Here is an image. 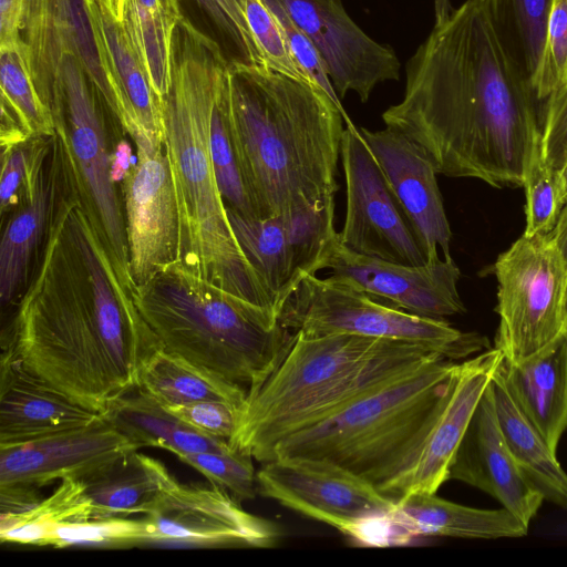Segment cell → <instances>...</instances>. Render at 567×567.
Instances as JSON below:
<instances>
[{
    "label": "cell",
    "instance_id": "obj_1",
    "mask_svg": "<svg viewBox=\"0 0 567 567\" xmlns=\"http://www.w3.org/2000/svg\"><path fill=\"white\" fill-rule=\"evenodd\" d=\"M537 97L483 0H466L419 45L402 100L382 120L415 142L437 174L523 186L542 132Z\"/></svg>",
    "mask_w": 567,
    "mask_h": 567
},
{
    "label": "cell",
    "instance_id": "obj_2",
    "mask_svg": "<svg viewBox=\"0 0 567 567\" xmlns=\"http://www.w3.org/2000/svg\"><path fill=\"white\" fill-rule=\"evenodd\" d=\"M7 346L30 372L101 412L138 386L162 347L72 192L58 208Z\"/></svg>",
    "mask_w": 567,
    "mask_h": 567
},
{
    "label": "cell",
    "instance_id": "obj_3",
    "mask_svg": "<svg viewBox=\"0 0 567 567\" xmlns=\"http://www.w3.org/2000/svg\"><path fill=\"white\" fill-rule=\"evenodd\" d=\"M171 62V83L162 99L163 146L179 216L178 261L276 313L233 233L212 162L210 117L231 62L185 16L174 33Z\"/></svg>",
    "mask_w": 567,
    "mask_h": 567
},
{
    "label": "cell",
    "instance_id": "obj_4",
    "mask_svg": "<svg viewBox=\"0 0 567 567\" xmlns=\"http://www.w3.org/2000/svg\"><path fill=\"white\" fill-rule=\"evenodd\" d=\"M229 122L259 218L334 199L343 115L318 85L233 65Z\"/></svg>",
    "mask_w": 567,
    "mask_h": 567
},
{
    "label": "cell",
    "instance_id": "obj_5",
    "mask_svg": "<svg viewBox=\"0 0 567 567\" xmlns=\"http://www.w3.org/2000/svg\"><path fill=\"white\" fill-rule=\"evenodd\" d=\"M293 333L295 340L278 367L247 394L229 440L233 449L261 463L290 434L443 357L424 346L395 340L349 333Z\"/></svg>",
    "mask_w": 567,
    "mask_h": 567
},
{
    "label": "cell",
    "instance_id": "obj_6",
    "mask_svg": "<svg viewBox=\"0 0 567 567\" xmlns=\"http://www.w3.org/2000/svg\"><path fill=\"white\" fill-rule=\"evenodd\" d=\"M134 299L163 349L247 394L266 381L295 340L270 309L218 287L178 260L137 287Z\"/></svg>",
    "mask_w": 567,
    "mask_h": 567
},
{
    "label": "cell",
    "instance_id": "obj_7",
    "mask_svg": "<svg viewBox=\"0 0 567 567\" xmlns=\"http://www.w3.org/2000/svg\"><path fill=\"white\" fill-rule=\"evenodd\" d=\"M456 361L435 358L278 442L268 461L327 460L380 488L416 457L443 402Z\"/></svg>",
    "mask_w": 567,
    "mask_h": 567
},
{
    "label": "cell",
    "instance_id": "obj_8",
    "mask_svg": "<svg viewBox=\"0 0 567 567\" xmlns=\"http://www.w3.org/2000/svg\"><path fill=\"white\" fill-rule=\"evenodd\" d=\"M72 192L92 223L112 262L133 292L122 184L133 164L121 127L81 63L64 60L60 90L50 105ZM123 130V128H122Z\"/></svg>",
    "mask_w": 567,
    "mask_h": 567
},
{
    "label": "cell",
    "instance_id": "obj_9",
    "mask_svg": "<svg viewBox=\"0 0 567 567\" xmlns=\"http://www.w3.org/2000/svg\"><path fill=\"white\" fill-rule=\"evenodd\" d=\"M279 321L308 337L349 333L414 343L457 361L488 349L486 337L444 318L417 316L329 278L308 275L285 303Z\"/></svg>",
    "mask_w": 567,
    "mask_h": 567
},
{
    "label": "cell",
    "instance_id": "obj_10",
    "mask_svg": "<svg viewBox=\"0 0 567 567\" xmlns=\"http://www.w3.org/2000/svg\"><path fill=\"white\" fill-rule=\"evenodd\" d=\"M494 274V348L504 360L522 361L564 334L567 267L550 235L523 234L497 257Z\"/></svg>",
    "mask_w": 567,
    "mask_h": 567
},
{
    "label": "cell",
    "instance_id": "obj_11",
    "mask_svg": "<svg viewBox=\"0 0 567 567\" xmlns=\"http://www.w3.org/2000/svg\"><path fill=\"white\" fill-rule=\"evenodd\" d=\"M0 50L21 54L49 110L68 56L81 63L112 110L113 93L85 0H0Z\"/></svg>",
    "mask_w": 567,
    "mask_h": 567
},
{
    "label": "cell",
    "instance_id": "obj_12",
    "mask_svg": "<svg viewBox=\"0 0 567 567\" xmlns=\"http://www.w3.org/2000/svg\"><path fill=\"white\" fill-rule=\"evenodd\" d=\"M256 478L262 496L361 539L368 525L390 518L395 503L372 483L327 460L275 457L262 463Z\"/></svg>",
    "mask_w": 567,
    "mask_h": 567
},
{
    "label": "cell",
    "instance_id": "obj_13",
    "mask_svg": "<svg viewBox=\"0 0 567 567\" xmlns=\"http://www.w3.org/2000/svg\"><path fill=\"white\" fill-rule=\"evenodd\" d=\"M346 125L340 151L347 188L341 244L361 255L425 265L426 255L382 167L360 128L352 122Z\"/></svg>",
    "mask_w": 567,
    "mask_h": 567
},
{
    "label": "cell",
    "instance_id": "obj_14",
    "mask_svg": "<svg viewBox=\"0 0 567 567\" xmlns=\"http://www.w3.org/2000/svg\"><path fill=\"white\" fill-rule=\"evenodd\" d=\"M145 517L152 528L151 544L270 548L281 538L275 523L246 512L238 499L213 484L177 481Z\"/></svg>",
    "mask_w": 567,
    "mask_h": 567
},
{
    "label": "cell",
    "instance_id": "obj_15",
    "mask_svg": "<svg viewBox=\"0 0 567 567\" xmlns=\"http://www.w3.org/2000/svg\"><path fill=\"white\" fill-rule=\"evenodd\" d=\"M316 48L341 100L348 92L367 102L373 90L400 78L394 50L370 38L347 13L342 0H281Z\"/></svg>",
    "mask_w": 567,
    "mask_h": 567
},
{
    "label": "cell",
    "instance_id": "obj_16",
    "mask_svg": "<svg viewBox=\"0 0 567 567\" xmlns=\"http://www.w3.org/2000/svg\"><path fill=\"white\" fill-rule=\"evenodd\" d=\"M323 269L330 280L369 293L408 312L444 318L466 311L457 290L461 271L453 258L410 266L354 252L338 237Z\"/></svg>",
    "mask_w": 567,
    "mask_h": 567
},
{
    "label": "cell",
    "instance_id": "obj_17",
    "mask_svg": "<svg viewBox=\"0 0 567 567\" xmlns=\"http://www.w3.org/2000/svg\"><path fill=\"white\" fill-rule=\"evenodd\" d=\"M122 190L130 270L136 289L178 260L179 216L164 146L136 148V162Z\"/></svg>",
    "mask_w": 567,
    "mask_h": 567
},
{
    "label": "cell",
    "instance_id": "obj_18",
    "mask_svg": "<svg viewBox=\"0 0 567 567\" xmlns=\"http://www.w3.org/2000/svg\"><path fill=\"white\" fill-rule=\"evenodd\" d=\"M71 190L60 141L56 134L45 136L28 192L18 206L2 217V307L19 303L37 268L58 208Z\"/></svg>",
    "mask_w": 567,
    "mask_h": 567
},
{
    "label": "cell",
    "instance_id": "obj_19",
    "mask_svg": "<svg viewBox=\"0 0 567 567\" xmlns=\"http://www.w3.org/2000/svg\"><path fill=\"white\" fill-rule=\"evenodd\" d=\"M503 358L499 350L488 348L456 363L416 457L403 473L378 488L382 494L394 502L411 494H436L449 480L453 457Z\"/></svg>",
    "mask_w": 567,
    "mask_h": 567
},
{
    "label": "cell",
    "instance_id": "obj_20",
    "mask_svg": "<svg viewBox=\"0 0 567 567\" xmlns=\"http://www.w3.org/2000/svg\"><path fill=\"white\" fill-rule=\"evenodd\" d=\"M132 451L103 415L84 427L0 446V486L39 489L64 478L84 481Z\"/></svg>",
    "mask_w": 567,
    "mask_h": 567
},
{
    "label": "cell",
    "instance_id": "obj_21",
    "mask_svg": "<svg viewBox=\"0 0 567 567\" xmlns=\"http://www.w3.org/2000/svg\"><path fill=\"white\" fill-rule=\"evenodd\" d=\"M449 480L485 492L527 527L544 502L507 445L497 417L492 381L453 457Z\"/></svg>",
    "mask_w": 567,
    "mask_h": 567
},
{
    "label": "cell",
    "instance_id": "obj_22",
    "mask_svg": "<svg viewBox=\"0 0 567 567\" xmlns=\"http://www.w3.org/2000/svg\"><path fill=\"white\" fill-rule=\"evenodd\" d=\"M360 132L382 167L410 219L427 262L451 258L452 231L436 181V169L426 153L392 127Z\"/></svg>",
    "mask_w": 567,
    "mask_h": 567
},
{
    "label": "cell",
    "instance_id": "obj_23",
    "mask_svg": "<svg viewBox=\"0 0 567 567\" xmlns=\"http://www.w3.org/2000/svg\"><path fill=\"white\" fill-rule=\"evenodd\" d=\"M103 417L30 372L10 346L0 364V446L87 426Z\"/></svg>",
    "mask_w": 567,
    "mask_h": 567
},
{
    "label": "cell",
    "instance_id": "obj_24",
    "mask_svg": "<svg viewBox=\"0 0 567 567\" xmlns=\"http://www.w3.org/2000/svg\"><path fill=\"white\" fill-rule=\"evenodd\" d=\"M96 45L113 93L112 114L135 148L163 146L162 100L130 48L117 21L96 0H85Z\"/></svg>",
    "mask_w": 567,
    "mask_h": 567
},
{
    "label": "cell",
    "instance_id": "obj_25",
    "mask_svg": "<svg viewBox=\"0 0 567 567\" xmlns=\"http://www.w3.org/2000/svg\"><path fill=\"white\" fill-rule=\"evenodd\" d=\"M498 372L514 400L554 454L567 429V338L516 363L501 361Z\"/></svg>",
    "mask_w": 567,
    "mask_h": 567
},
{
    "label": "cell",
    "instance_id": "obj_26",
    "mask_svg": "<svg viewBox=\"0 0 567 567\" xmlns=\"http://www.w3.org/2000/svg\"><path fill=\"white\" fill-rule=\"evenodd\" d=\"M390 523L405 535L425 537L499 539L523 537L528 532L504 507L475 508L436 494H411L395 501Z\"/></svg>",
    "mask_w": 567,
    "mask_h": 567
},
{
    "label": "cell",
    "instance_id": "obj_27",
    "mask_svg": "<svg viewBox=\"0 0 567 567\" xmlns=\"http://www.w3.org/2000/svg\"><path fill=\"white\" fill-rule=\"evenodd\" d=\"M103 415L136 450L161 447L176 456L233 450L228 441L207 436L181 421L138 386L112 400Z\"/></svg>",
    "mask_w": 567,
    "mask_h": 567
},
{
    "label": "cell",
    "instance_id": "obj_28",
    "mask_svg": "<svg viewBox=\"0 0 567 567\" xmlns=\"http://www.w3.org/2000/svg\"><path fill=\"white\" fill-rule=\"evenodd\" d=\"M158 460L132 451L84 480L92 518L152 513L176 483Z\"/></svg>",
    "mask_w": 567,
    "mask_h": 567
},
{
    "label": "cell",
    "instance_id": "obj_29",
    "mask_svg": "<svg viewBox=\"0 0 567 567\" xmlns=\"http://www.w3.org/2000/svg\"><path fill=\"white\" fill-rule=\"evenodd\" d=\"M226 212L244 255L280 318L285 303L300 284L281 216L246 217L227 207Z\"/></svg>",
    "mask_w": 567,
    "mask_h": 567
},
{
    "label": "cell",
    "instance_id": "obj_30",
    "mask_svg": "<svg viewBox=\"0 0 567 567\" xmlns=\"http://www.w3.org/2000/svg\"><path fill=\"white\" fill-rule=\"evenodd\" d=\"M492 388L497 417L518 467L544 501L567 509V473L557 455L518 406L498 370Z\"/></svg>",
    "mask_w": 567,
    "mask_h": 567
},
{
    "label": "cell",
    "instance_id": "obj_31",
    "mask_svg": "<svg viewBox=\"0 0 567 567\" xmlns=\"http://www.w3.org/2000/svg\"><path fill=\"white\" fill-rule=\"evenodd\" d=\"M183 16L179 0H120L117 23L161 100L169 87L173 38Z\"/></svg>",
    "mask_w": 567,
    "mask_h": 567
},
{
    "label": "cell",
    "instance_id": "obj_32",
    "mask_svg": "<svg viewBox=\"0 0 567 567\" xmlns=\"http://www.w3.org/2000/svg\"><path fill=\"white\" fill-rule=\"evenodd\" d=\"M138 388L165 406L218 400L243 409L247 391L162 347L142 371Z\"/></svg>",
    "mask_w": 567,
    "mask_h": 567
},
{
    "label": "cell",
    "instance_id": "obj_33",
    "mask_svg": "<svg viewBox=\"0 0 567 567\" xmlns=\"http://www.w3.org/2000/svg\"><path fill=\"white\" fill-rule=\"evenodd\" d=\"M1 150L32 137L55 135L52 114L18 51L0 50Z\"/></svg>",
    "mask_w": 567,
    "mask_h": 567
},
{
    "label": "cell",
    "instance_id": "obj_34",
    "mask_svg": "<svg viewBox=\"0 0 567 567\" xmlns=\"http://www.w3.org/2000/svg\"><path fill=\"white\" fill-rule=\"evenodd\" d=\"M91 518L92 504L84 481L64 478L51 495L30 508L0 517V539L10 544L50 546L59 527Z\"/></svg>",
    "mask_w": 567,
    "mask_h": 567
},
{
    "label": "cell",
    "instance_id": "obj_35",
    "mask_svg": "<svg viewBox=\"0 0 567 567\" xmlns=\"http://www.w3.org/2000/svg\"><path fill=\"white\" fill-rule=\"evenodd\" d=\"M483 1L505 48L533 86L553 0Z\"/></svg>",
    "mask_w": 567,
    "mask_h": 567
},
{
    "label": "cell",
    "instance_id": "obj_36",
    "mask_svg": "<svg viewBox=\"0 0 567 567\" xmlns=\"http://www.w3.org/2000/svg\"><path fill=\"white\" fill-rule=\"evenodd\" d=\"M231 69V68H230ZM230 70L217 92L209 128L213 167L227 208L246 217H258L241 173L229 122Z\"/></svg>",
    "mask_w": 567,
    "mask_h": 567
},
{
    "label": "cell",
    "instance_id": "obj_37",
    "mask_svg": "<svg viewBox=\"0 0 567 567\" xmlns=\"http://www.w3.org/2000/svg\"><path fill=\"white\" fill-rule=\"evenodd\" d=\"M523 187L526 197L524 235H549L566 202L559 171L545 161L542 132L534 142Z\"/></svg>",
    "mask_w": 567,
    "mask_h": 567
},
{
    "label": "cell",
    "instance_id": "obj_38",
    "mask_svg": "<svg viewBox=\"0 0 567 567\" xmlns=\"http://www.w3.org/2000/svg\"><path fill=\"white\" fill-rule=\"evenodd\" d=\"M177 457L239 502L252 499L258 493L257 472L252 457L247 453L233 449L182 454Z\"/></svg>",
    "mask_w": 567,
    "mask_h": 567
},
{
    "label": "cell",
    "instance_id": "obj_39",
    "mask_svg": "<svg viewBox=\"0 0 567 567\" xmlns=\"http://www.w3.org/2000/svg\"><path fill=\"white\" fill-rule=\"evenodd\" d=\"M151 537L152 528L146 517L132 519L114 516L63 525L53 533L50 546L151 544Z\"/></svg>",
    "mask_w": 567,
    "mask_h": 567
},
{
    "label": "cell",
    "instance_id": "obj_40",
    "mask_svg": "<svg viewBox=\"0 0 567 567\" xmlns=\"http://www.w3.org/2000/svg\"><path fill=\"white\" fill-rule=\"evenodd\" d=\"M195 1L208 14L223 37L231 66H268L248 25L245 0Z\"/></svg>",
    "mask_w": 567,
    "mask_h": 567
},
{
    "label": "cell",
    "instance_id": "obj_41",
    "mask_svg": "<svg viewBox=\"0 0 567 567\" xmlns=\"http://www.w3.org/2000/svg\"><path fill=\"white\" fill-rule=\"evenodd\" d=\"M245 12L250 31L268 68L316 84L295 58L280 21L265 0H245Z\"/></svg>",
    "mask_w": 567,
    "mask_h": 567
},
{
    "label": "cell",
    "instance_id": "obj_42",
    "mask_svg": "<svg viewBox=\"0 0 567 567\" xmlns=\"http://www.w3.org/2000/svg\"><path fill=\"white\" fill-rule=\"evenodd\" d=\"M567 83V0H553L533 90L545 101Z\"/></svg>",
    "mask_w": 567,
    "mask_h": 567
},
{
    "label": "cell",
    "instance_id": "obj_43",
    "mask_svg": "<svg viewBox=\"0 0 567 567\" xmlns=\"http://www.w3.org/2000/svg\"><path fill=\"white\" fill-rule=\"evenodd\" d=\"M45 136L32 137L1 152L0 213L9 214L30 187Z\"/></svg>",
    "mask_w": 567,
    "mask_h": 567
},
{
    "label": "cell",
    "instance_id": "obj_44",
    "mask_svg": "<svg viewBox=\"0 0 567 567\" xmlns=\"http://www.w3.org/2000/svg\"><path fill=\"white\" fill-rule=\"evenodd\" d=\"M277 19L280 21L282 29L288 39L290 49L303 68V70L312 78L315 83L320 86L339 107L343 115L344 123L351 122L347 112L344 111L341 100L338 97L330 79L324 70L322 61L305 32L295 23L289 13L287 12L281 0H265Z\"/></svg>",
    "mask_w": 567,
    "mask_h": 567
},
{
    "label": "cell",
    "instance_id": "obj_45",
    "mask_svg": "<svg viewBox=\"0 0 567 567\" xmlns=\"http://www.w3.org/2000/svg\"><path fill=\"white\" fill-rule=\"evenodd\" d=\"M181 421L198 432L229 442L241 409L225 401L205 400L184 405L166 406Z\"/></svg>",
    "mask_w": 567,
    "mask_h": 567
},
{
    "label": "cell",
    "instance_id": "obj_46",
    "mask_svg": "<svg viewBox=\"0 0 567 567\" xmlns=\"http://www.w3.org/2000/svg\"><path fill=\"white\" fill-rule=\"evenodd\" d=\"M542 146L546 163L560 172L567 163V83L545 100Z\"/></svg>",
    "mask_w": 567,
    "mask_h": 567
},
{
    "label": "cell",
    "instance_id": "obj_47",
    "mask_svg": "<svg viewBox=\"0 0 567 567\" xmlns=\"http://www.w3.org/2000/svg\"><path fill=\"white\" fill-rule=\"evenodd\" d=\"M549 235L558 248L567 267V203L564 205L558 216L557 223Z\"/></svg>",
    "mask_w": 567,
    "mask_h": 567
},
{
    "label": "cell",
    "instance_id": "obj_48",
    "mask_svg": "<svg viewBox=\"0 0 567 567\" xmlns=\"http://www.w3.org/2000/svg\"><path fill=\"white\" fill-rule=\"evenodd\" d=\"M452 10L453 9L450 0H434V24L443 22L450 16Z\"/></svg>",
    "mask_w": 567,
    "mask_h": 567
},
{
    "label": "cell",
    "instance_id": "obj_49",
    "mask_svg": "<svg viewBox=\"0 0 567 567\" xmlns=\"http://www.w3.org/2000/svg\"><path fill=\"white\" fill-rule=\"evenodd\" d=\"M96 2L117 21L120 0H96Z\"/></svg>",
    "mask_w": 567,
    "mask_h": 567
},
{
    "label": "cell",
    "instance_id": "obj_50",
    "mask_svg": "<svg viewBox=\"0 0 567 567\" xmlns=\"http://www.w3.org/2000/svg\"><path fill=\"white\" fill-rule=\"evenodd\" d=\"M559 173H560V178H561V183H563V187H564L565 202L567 203V163L561 168V171Z\"/></svg>",
    "mask_w": 567,
    "mask_h": 567
},
{
    "label": "cell",
    "instance_id": "obj_51",
    "mask_svg": "<svg viewBox=\"0 0 567 567\" xmlns=\"http://www.w3.org/2000/svg\"><path fill=\"white\" fill-rule=\"evenodd\" d=\"M564 316H565V336L567 338V286L565 291V303H564Z\"/></svg>",
    "mask_w": 567,
    "mask_h": 567
}]
</instances>
